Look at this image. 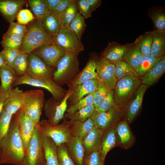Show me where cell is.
I'll use <instances>...</instances> for the list:
<instances>
[{
  "label": "cell",
  "mask_w": 165,
  "mask_h": 165,
  "mask_svg": "<svg viewBox=\"0 0 165 165\" xmlns=\"http://www.w3.org/2000/svg\"><path fill=\"white\" fill-rule=\"evenodd\" d=\"M78 54L66 53L58 62L53 76V81L62 86L72 81L80 72Z\"/></svg>",
  "instance_id": "cell-3"
},
{
  "label": "cell",
  "mask_w": 165,
  "mask_h": 165,
  "mask_svg": "<svg viewBox=\"0 0 165 165\" xmlns=\"http://www.w3.org/2000/svg\"><path fill=\"white\" fill-rule=\"evenodd\" d=\"M53 39L66 53L78 54L84 50V46L81 41L79 40L68 29L61 27Z\"/></svg>",
  "instance_id": "cell-13"
},
{
  "label": "cell",
  "mask_w": 165,
  "mask_h": 165,
  "mask_svg": "<svg viewBox=\"0 0 165 165\" xmlns=\"http://www.w3.org/2000/svg\"><path fill=\"white\" fill-rule=\"evenodd\" d=\"M69 155L75 165H83L85 152L82 140L72 136L66 143Z\"/></svg>",
  "instance_id": "cell-21"
},
{
  "label": "cell",
  "mask_w": 165,
  "mask_h": 165,
  "mask_svg": "<svg viewBox=\"0 0 165 165\" xmlns=\"http://www.w3.org/2000/svg\"><path fill=\"white\" fill-rule=\"evenodd\" d=\"M94 93L88 94L77 103L70 105L67 108V113H72L86 107L94 105Z\"/></svg>",
  "instance_id": "cell-43"
},
{
  "label": "cell",
  "mask_w": 165,
  "mask_h": 165,
  "mask_svg": "<svg viewBox=\"0 0 165 165\" xmlns=\"http://www.w3.org/2000/svg\"><path fill=\"white\" fill-rule=\"evenodd\" d=\"M165 72V57L163 56L148 72L141 77L142 84L152 85L156 83Z\"/></svg>",
  "instance_id": "cell-26"
},
{
  "label": "cell",
  "mask_w": 165,
  "mask_h": 165,
  "mask_svg": "<svg viewBox=\"0 0 165 165\" xmlns=\"http://www.w3.org/2000/svg\"><path fill=\"white\" fill-rule=\"evenodd\" d=\"M138 77L129 76L117 81L114 90V97L116 105L124 111L126 103L130 97L141 85Z\"/></svg>",
  "instance_id": "cell-7"
},
{
  "label": "cell",
  "mask_w": 165,
  "mask_h": 165,
  "mask_svg": "<svg viewBox=\"0 0 165 165\" xmlns=\"http://www.w3.org/2000/svg\"><path fill=\"white\" fill-rule=\"evenodd\" d=\"M116 146H117V145L114 127L110 128L104 131L98 148L101 160L104 164L108 153Z\"/></svg>",
  "instance_id": "cell-23"
},
{
  "label": "cell",
  "mask_w": 165,
  "mask_h": 165,
  "mask_svg": "<svg viewBox=\"0 0 165 165\" xmlns=\"http://www.w3.org/2000/svg\"><path fill=\"white\" fill-rule=\"evenodd\" d=\"M16 18L17 23L25 25L33 20L35 17L29 10L26 9H21L18 13Z\"/></svg>",
  "instance_id": "cell-51"
},
{
  "label": "cell",
  "mask_w": 165,
  "mask_h": 165,
  "mask_svg": "<svg viewBox=\"0 0 165 165\" xmlns=\"http://www.w3.org/2000/svg\"><path fill=\"white\" fill-rule=\"evenodd\" d=\"M34 51L45 64L55 68L60 60L66 53L55 42L43 45Z\"/></svg>",
  "instance_id": "cell-11"
},
{
  "label": "cell",
  "mask_w": 165,
  "mask_h": 165,
  "mask_svg": "<svg viewBox=\"0 0 165 165\" xmlns=\"http://www.w3.org/2000/svg\"><path fill=\"white\" fill-rule=\"evenodd\" d=\"M143 56L151 55L152 37L151 32H147L135 40Z\"/></svg>",
  "instance_id": "cell-42"
},
{
  "label": "cell",
  "mask_w": 165,
  "mask_h": 165,
  "mask_svg": "<svg viewBox=\"0 0 165 165\" xmlns=\"http://www.w3.org/2000/svg\"><path fill=\"white\" fill-rule=\"evenodd\" d=\"M70 121L72 136L78 137L82 140L94 127V123L90 117L82 122Z\"/></svg>",
  "instance_id": "cell-30"
},
{
  "label": "cell",
  "mask_w": 165,
  "mask_h": 165,
  "mask_svg": "<svg viewBox=\"0 0 165 165\" xmlns=\"http://www.w3.org/2000/svg\"><path fill=\"white\" fill-rule=\"evenodd\" d=\"M151 32L152 42L151 55L157 58L162 57L165 53V31L154 30Z\"/></svg>",
  "instance_id": "cell-29"
},
{
  "label": "cell",
  "mask_w": 165,
  "mask_h": 165,
  "mask_svg": "<svg viewBox=\"0 0 165 165\" xmlns=\"http://www.w3.org/2000/svg\"><path fill=\"white\" fill-rule=\"evenodd\" d=\"M37 19L41 20L49 12L45 0L27 1Z\"/></svg>",
  "instance_id": "cell-41"
},
{
  "label": "cell",
  "mask_w": 165,
  "mask_h": 165,
  "mask_svg": "<svg viewBox=\"0 0 165 165\" xmlns=\"http://www.w3.org/2000/svg\"><path fill=\"white\" fill-rule=\"evenodd\" d=\"M54 42L52 36L45 29L41 20L36 19L28 27L20 50L28 54L43 45Z\"/></svg>",
  "instance_id": "cell-2"
},
{
  "label": "cell",
  "mask_w": 165,
  "mask_h": 165,
  "mask_svg": "<svg viewBox=\"0 0 165 165\" xmlns=\"http://www.w3.org/2000/svg\"><path fill=\"white\" fill-rule=\"evenodd\" d=\"M24 37L15 34H8L6 33L3 36L1 44L4 48L20 49Z\"/></svg>",
  "instance_id": "cell-40"
},
{
  "label": "cell",
  "mask_w": 165,
  "mask_h": 165,
  "mask_svg": "<svg viewBox=\"0 0 165 165\" xmlns=\"http://www.w3.org/2000/svg\"><path fill=\"white\" fill-rule=\"evenodd\" d=\"M59 165H75L68 152L66 143L57 147Z\"/></svg>",
  "instance_id": "cell-46"
},
{
  "label": "cell",
  "mask_w": 165,
  "mask_h": 165,
  "mask_svg": "<svg viewBox=\"0 0 165 165\" xmlns=\"http://www.w3.org/2000/svg\"><path fill=\"white\" fill-rule=\"evenodd\" d=\"M41 20L46 31L53 38L61 27L59 14L54 15L50 13Z\"/></svg>",
  "instance_id": "cell-32"
},
{
  "label": "cell",
  "mask_w": 165,
  "mask_h": 165,
  "mask_svg": "<svg viewBox=\"0 0 165 165\" xmlns=\"http://www.w3.org/2000/svg\"><path fill=\"white\" fill-rule=\"evenodd\" d=\"M97 79L101 81L108 90H114L117 81L115 74V65L103 57L95 60Z\"/></svg>",
  "instance_id": "cell-14"
},
{
  "label": "cell",
  "mask_w": 165,
  "mask_h": 165,
  "mask_svg": "<svg viewBox=\"0 0 165 165\" xmlns=\"http://www.w3.org/2000/svg\"><path fill=\"white\" fill-rule=\"evenodd\" d=\"M71 93V90H68L65 97L61 101H56L51 98L46 101L45 106V113L49 123L54 125L57 124L64 118L68 107L67 100Z\"/></svg>",
  "instance_id": "cell-12"
},
{
  "label": "cell",
  "mask_w": 165,
  "mask_h": 165,
  "mask_svg": "<svg viewBox=\"0 0 165 165\" xmlns=\"http://www.w3.org/2000/svg\"><path fill=\"white\" fill-rule=\"evenodd\" d=\"M78 12L85 19L90 17L93 12L86 0H75Z\"/></svg>",
  "instance_id": "cell-50"
},
{
  "label": "cell",
  "mask_w": 165,
  "mask_h": 165,
  "mask_svg": "<svg viewBox=\"0 0 165 165\" xmlns=\"http://www.w3.org/2000/svg\"><path fill=\"white\" fill-rule=\"evenodd\" d=\"M104 131L94 127L82 140L85 155L98 148Z\"/></svg>",
  "instance_id": "cell-28"
},
{
  "label": "cell",
  "mask_w": 165,
  "mask_h": 165,
  "mask_svg": "<svg viewBox=\"0 0 165 165\" xmlns=\"http://www.w3.org/2000/svg\"><path fill=\"white\" fill-rule=\"evenodd\" d=\"M28 66L27 74L32 78L40 80L53 79L55 68L45 64L34 53L28 54Z\"/></svg>",
  "instance_id": "cell-10"
},
{
  "label": "cell",
  "mask_w": 165,
  "mask_h": 165,
  "mask_svg": "<svg viewBox=\"0 0 165 165\" xmlns=\"http://www.w3.org/2000/svg\"><path fill=\"white\" fill-rule=\"evenodd\" d=\"M97 79V87L93 95L94 105L96 108L105 97L109 91L104 83L100 80Z\"/></svg>",
  "instance_id": "cell-47"
},
{
  "label": "cell",
  "mask_w": 165,
  "mask_h": 165,
  "mask_svg": "<svg viewBox=\"0 0 165 165\" xmlns=\"http://www.w3.org/2000/svg\"><path fill=\"white\" fill-rule=\"evenodd\" d=\"M22 84L44 88L52 94L53 98L56 101L62 100L67 94V90L56 83L53 79L42 80L34 79L27 74L18 77L13 87Z\"/></svg>",
  "instance_id": "cell-8"
},
{
  "label": "cell",
  "mask_w": 165,
  "mask_h": 165,
  "mask_svg": "<svg viewBox=\"0 0 165 165\" xmlns=\"http://www.w3.org/2000/svg\"><path fill=\"white\" fill-rule=\"evenodd\" d=\"M28 54L20 51L12 66L18 77L27 74L28 66Z\"/></svg>",
  "instance_id": "cell-34"
},
{
  "label": "cell",
  "mask_w": 165,
  "mask_h": 165,
  "mask_svg": "<svg viewBox=\"0 0 165 165\" xmlns=\"http://www.w3.org/2000/svg\"><path fill=\"white\" fill-rule=\"evenodd\" d=\"M113 90H109L106 96L96 108L95 111L101 112L107 111L116 105L114 97Z\"/></svg>",
  "instance_id": "cell-45"
},
{
  "label": "cell",
  "mask_w": 165,
  "mask_h": 165,
  "mask_svg": "<svg viewBox=\"0 0 165 165\" xmlns=\"http://www.w3.org/2000/svg\"><path fill=\"white\" fill-rule=\"evenodd\" d=\"M42 142L45 165H59L57 146L56 144L51 139L43 135Z\"/></svg>",
  "instance_id": "cell-24"
},
{
  "label": "cell",
  "mask_w": 165,
  "mask_h": 165,
  "mask_svg": "<svg viewBox=\"0 0 165 165\" xmlns=\"http://www.w3.org/2000/svg\"><path fill=\"white\" fill-rule=\"evenodd\" d=\"M42 137L39 126H36L25 151L24 165H45Z\"/></svg>",
  "instance_id": "cell-6"
},
{
  "label": "cell",
  "mask_w": 165,
  "mask_h": 165,
  "mask_svg": "<svg viewBox=\"0 0 165 165\" xmlns=\"http://www.w3.org/2000/svg\"><path fill=\"white\" fill-rule=\"evenodd\" d=\"M16 114L19 132L25 151L34 129L37 126L21 108Z\"/></svg>",
  "instance_id": "cell-17"
},
{
  "label": "cell",
  "mask_w": 165,
  "mask_h": 165,
  "mask_svg": "<svg viewBox=\"0 0 165 165\" xmlns=\"http://www.w3.org/2000/svg\"><path fill=\"white\" fill-rule=\"evenodd\" d=\"M0 92L9 94L18 76L12 67L5 65L0 68Z\"/></svg>",
  "instance_id": "cell-25"
},
{
  "label": "cell",
  "mask_w": 165,
  "mask_h": 165,
  "mask_svg": "<svg viewBox=\"0 0 165 165\" xmlns=\"http://www.w3.org/2000/svg\"><path fill=\"white\" fill-rule=\"evenodd\" d=\"M83 165H104L101 160L98 148L85 155Z\"/></svg>",
  "instance_id": "cell-48"
},
{
  "label": "cell",
  "mask_w": 165,
  "mask_h": 165,
  "mask_svg": "<svg viewBox=\"0 0 165 165\" xmlns=\"http://www.w3.org/2000/svg\"><path fill=\"white\" fill-rule=\"evenodd\" d=\"M163 57L157 58L151 55L143 56L139 65L134 69L138 77H141L146 74Z\"/></svg>",
  "instance_id": "cell-37"
},
{
  "label": "cell",
  "mask_w": 165,
  "mask_h": 165,
  "mask_svg": "<svg viewBox=\"0 0 165 165\" xmlns=\"http://www.w3.org/2000/svg\"><path fill=\"white\" fill-rule=\"evenodd\" d=\"M129 45L109 44L102 53V57L114 64L123 61Z\"/></svg>",
  "instance_id": "cell-27"
},
{
  "label": "cell",
  "mask_w": 165,
  "mask_h": 165,
  "mask_svg": "<svg viewBox=\"0 0 165 165\" xmlns=\"http://www.w3.org/2000/svg\"><path fill=\"white\" fill-rule=\"evenodd\" d=\"M48 11L51 13L57 6L61 2V0H45Z\"/></svg>",
  "instance_id": "cell-54"
},
{
  "label": "cell",
  "mask_w": 165,
  "mask_h": 165,
  "mask_svg": "<svg viewBox=\"0 0 165 165\" xmlns=\"http://www.w3.org/2000/svg\"><path fill=\"white\" fill-rule=\"evenodd\" d=\"M74 0H61L51 13L52 15L60 14L65 10Z\"/></svg>",
  "instance_id": "cell-53"
},
{
  "label": "cell",
  "mask_w": 165,
  "mask_h": 165,
  "mask_svg": "<svg viewBox=\"0 0 165 165\" xmlns=\"http://www.w3.org/2000/svg\"><path fill=\"white\" fill-rule=\"evenodd\" d=\"M138 44L135 41L129 45L125 55L124 59L135 69L138 66L143 57Z\"/></svg>",
  "instance_id": "cell-31"
},
{
  "label": "cell",
  "mask_w": 165,
  "mask_h": 165,
  "mask_svg": "<svg viewBox=\"0 0 165 165\" xmlns=\"http://www.w3.org/2000/svg\"><path fill=\"white\" fill-rule=\"evenodd\" d=\"M21 108L28 116L39 126L40 118L45 100L43 92L40 90H32L23 92Z\"/></svg>",
  "instance_id": "cell-4"
},
{
  "label": "cell",
  "mask_w": 165,
  "mask_h": 165,
  "mask_svg": "<svg viewBox=\"0 0 165 165\" xmlns=\"http://www.w3.org/2000/svg\"><path fill=\"white\" fill-rule=\"evenodd\" d=\"M114 65L115 74L117 81L127 76L138 77L134 69L125 61H119Z\"/></svg>",
  "instance_id": "cell-39"
},
{
  "label": "cell",
  "mask_w": 165,
  "mask_h": 165,
  "mask_svg": "<svg viewBox=\"0 0 165 165\" xmlns=\"http://www.w3.org/2000/svg\"><path fill=\"white\" fill-rule=\"evenodd\" d=\"M5 65L6 64L5 61L0 55V68Z\"/></svg>",
  "instance_id": "cell-57"
},
{
  "label": "cell",
  "mask_w": 165,
  "mask_h": 165,
  "mask_svg": "<svg viewBox=\"0 0 165 165\" xmlns=\"http://www.w3.org/2000/svg\"><path fill=\"white\" fill-rule=\"evenodd\" d=\"M23 92L18 87L12 88L5 101L3 109L12 115L16 113L21 108Z\"/></svg>",
  "instance_id": "cell-22"
},
{
  "label": "cell",
  "mask_w": 165,
  "mask_h": 165,
  "mask_svg": "<svg viewBox=\"0 0 165 165\" xmlns=\"http://www.w3.org/2000/svg\"><path fill=\"white\" fill-rule=\"evenodd\" d=\"M96 108L94 105L88 106L73 113L65 114L64 118L72 121L84 122L90 117Z\"/></svg>",
  "instance_id": "cell-35"
},
{
  "label": "cell",
  "mask_w": 165,
  "mask_h": 165,
  "mask_svg": "<svg viewBox=\"0 0 165 165\" xmlns=\"http://www.w3.org/2000/svg\"><path fill=\"white\" fill-rule=\"evenodd\" d=\"M78 12L75 0L59 14L61 27L68 29L69 25Z\"/></svg>",
  "instance_id": "cell-38"
},
{
  "label": "cell",
  "mask_w": 165,
  "mask_h": 165,
  "mask_svg": "<svg viewBox=\"0 0 165 165\" xmlns=\"http://www.w3.org/2000/svg\"><path fill=\"white\" fill-rule=\"evenodd\" d=\"M64 119L60 124H53L46 120L40 122L39 126L42 135L51 139L57 146L66 143L72 137L70 121Z\"/></svg>",
  "instance_id": "cell-5"
},
{
  "label": "cell",
  "mask_w": 165,
  "mask_h": 165,
  "mask_svg": "<svg viewBox=\"0 0 165 165\" xmlns=\"http://www.w3.org/2000/svg\"><path fill=\"white\" fill-rule=\"evenodd\" d=\"M148 14L153 23L154 30L165 31V13L164 9L159 7L150 9Z\"/></svg>",
  "instance_id": "cell-33"
},
{
  "label": "cell",
  "mask_w": 165,
  "mask_h": 165,
  "mask_svg": "<svg viewBox=\"0 0 165 165\" xmlns=\"http://www.w3.org/2000/svg\"><path fill=\"white\" fill-rule=\"evenodd\" d=\"M24 0H0V13L8 22H13L26 2Z\"/></svg>",
  "instance_id": "cell-19"
},
{
  "label": "cell",
  "mask_w": 165,
  "mask_h": 165,
  "mask_svg": "<svg viewBox=\"0 0 165 165\" xmlns=\"http://www.w3.org/2000/svg\"><path fill=\"white\" fill-rule=\"evenodd\" d=\"M149 86L142 84L139 86L124 111L125 119L130 125L134 120L141 108L144 94Z\"/></svg>",
  "instance_id": "cell-15"
},
{
  "label": "cell",
  "mask_w": 165,
  "mask_h": 165,
  "mask_svg": "<svg viewBox=\"0 0 165 165\" xmlns=\"http://www.w3.org/2000/svg\"><path fill=\"white\" fill-rule=\"evenodd\" d=\"M98 83L97 79H92L71 90V94L67 100L68 105H73L85 96L94 93L97 88Z\"/></svg>",
  "instance_id": "cell-18"
},
{
  "label": "cell",
  "mask_w": 165,
  "mask_h": 165,
  "mask_svg": "<svg viewBox=\"0 0 165 165\" xmlns=\"http://www.w3.org/2000/svg\"><path fill=\"white\" fill-rule=\"evenodd\" d=\"M9 94L0 92V116L3 110L5 101Z\"/></svg>",
  "instance_id": "cell-56"
},
{
  "label": "cell",
  "mask_w": 165,
  "mask_h": 165,
  "mask_svg": "<svg viewBox=\"0 0 165 165\" xmlns=\"http://www.w3.org/2000/svg\"><path fill=\"white\" fill-rule=\"evenodd\" d=\"M90 6L92 10L94 11L100 6L101 0H86Z\"/></svg>",
  "instance_id": "cell-55"
},
{
  "label": "cell",
  "mask_w": 165,
  "mask_h": 165,
  "mask_svg": "<svg viewBox=\"0 0 165 165\" xmlns=\"http://www.w3.org/2000/svg\"><path fill=\"white\" fill-rule=\"evenodd\" d=\"M0 151H1L0 147ZM1 152H0V161H1Z\"/></svg>",
  "instance_id": "cell-58"
},
{
  "label": "cell",
  "mask_w": 165,
  "mask_h": 165,
  "mask_svg": "<svg viewBox=\"0 0 165 165\" xmlns=\"http://www.w3.org/2000/svg\"><path fill=\"white\" fill-rule=\"evenodd\" d=\"M20 52L19 49L4 48L0 52V55L5 61L6 64L12 67L15 58Z\"/></svg>",
  "instance_id": "cell-49"
},
{
  "label": "cell",
  "mask_w": 165,
  "mask_h": 165,
  "mask_svg": "<svg viewBox=\"0 0 165 165\" xmlns=\"http://www.w3.org/2000/svg\"><path fill=\"white\" fill-rule=\"evenodd\" d=\"M98 78L95 60L90 59L83 70L67 85L68 90H71L89 80Z\"/></svg>",
  "instance_id": "cell-20"
},
{
  "label": "cell",
  "mask_w": 165,
  "mask_h": 165,
  "mask_svg": "<svg viewBox=\"0 0 165 165\" xmlns=\"http://www.w3.org/2000/svg\"><path fill=\"white\" fill-rule=\"evenodd\" d=\"M27 29L28 27L27 26L13 22L10 23L8 30L6 33L24 36Z\"/></svg>",
  "instance_id": "cell-52"
},
{
  "label": "cell",
  "mask_w": 165,
  "mask_h": 165,
  "mask_svg": "<svg viewBox=\"0 0 165 165\" xmlns=\"http://www.w3.org/2000/svg\"><path fill=\"white\" fill-rule=\"evenodd\" d=\"M86 26L85 18L78 12L70 23L68 30L79 40L81 41Z\"/></svg>",
  "instance_id": "cell-36"
},
{
  "label": "cell",
  "mask_w": 165,
  "mask_h": 165,
  "mask_svg": "<svg viewBox=\"0 0 165 165\" xmlns=\"http://www.w3.org/2000/svg\"><path fill=\"white\" fill-rule=\"evenodd\" d=\"M12 115L3 109L0 116V141L7 134Z\"/></svg>",
  "instance_id": "cell-44"
},
{
  "label": "cell",
  "mask_w": 165,
  "mask_h": 165,
  "mask_svg": "<svg viewBox=\"0 0 165 165\" xmlns=\"http://www.w3.org/2000/svg\"><path fill=\"white\" fill-rule=\"evenodd\" d=\"M115 133L117 146L128 149L134 144L135 138L125 119L122 120L116 125Z\"/></svg>",
  "instance_id": "cell-16"
},
{
  "label": "cell",
  "mask_w": 165,
  "mask_h": 165,
  "mask_svg": "<svg viewBox=\"0 0 165 165\" xmlns=\"http://www.w3.org/2000/svg\"><path fill=\"white\" fill-rule=\"evenodd\" d=\"M0 163L24 165L25 150L16 117L11 121L7 134L0 141Z\"/></svg>",
  "instance_id": "cell-1"
},
{
  "label": "cell",
  "mask_w": 165,
  "mask_h": 165,
  "mask_svg": "<svg viewBox=\"0 0 165 165\" xmlns=\"http://www.w3.org/2000/svg\"><path fill=\"white\" fill-rule=\"evenodd\" d=\"M124 116V111L116 105L109 110L104 112L95 111L90 118L94 127L104 131L114 127Z\"/></svg>",
  "instance_id": "cell-9"
}]
</instances>
